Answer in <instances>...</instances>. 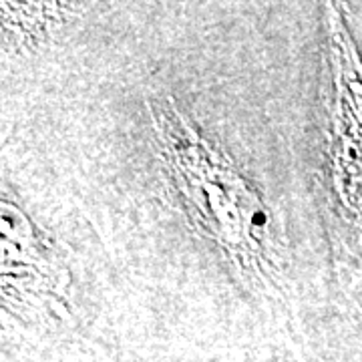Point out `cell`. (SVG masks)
<instances>
[{
  "mask_svg": "<svg viewBox=\"0 0 362 362\" xmlns=\"http://www.w3.org/2000/svg\"><path fill=\"white\" fill-rule=\"evenodd\" d=\"M161 156L187 220L242 274L256 280L276 272L268 207L228 157L214 149L171 99L149 105Z\"/></svg>",
  "mask_w": 362,
  "mask_h": 362,
  "instance_id": "cell-1",
  "label": "cell"
},
{
  "mask_svg": "<svg viewBox=\"0 0 362 362\" xmlns=\"http://www.w3.org/2000/svg\"><path fill=\"white\" fill-rule=\"evenodd\" d=\"M2 290L4 296L25 302V296L59 294V264L33 226L13 204H2Z\"/></svg>",
  "mask_w": 362,
  "mask_h": 362,
  "instance_id": "cell-2",
  "label": "cell"
}]
</instances>
